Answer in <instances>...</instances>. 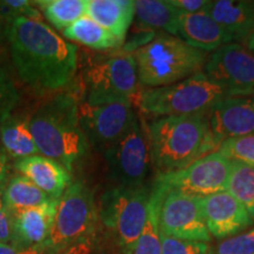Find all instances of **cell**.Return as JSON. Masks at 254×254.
<instances>
[{
  "label": "cell",
  "instance_id": "6da1fadb",
  "mask_svg": "<svg viewBox=\"0 0 254 254\" xmlns=\"http://www.w3.org/2000/svg\"><path fill=\"white\" fill-rule=\"evenodd\" d=\"M7 41L19 78L37 93L62 90L74 78L78 49L41 20L18 18Z\"/></svg>",
  "mask_w": 254,
  "mask_h": 254
},
{
  "label": "cell",
  "instance_id": "7a4b0ae2",
  "mask_svg": "<svg viewBox=\"0 0 254 254\" xmlns=\"http://www.w3.org/2000/svg\"><path fill=\"white\" fill-rule=\"evenodd\" d=\"M151 163L158 174L183 170L217 151L209 112L155 118L146 127Z\"/></svg>",
  "mask_w": 254,
  "mask_h": 254
},
{
  "label": "cell",
  "instance_id": "3957f363",
  "mask_svg": "<svg viewBox=\"0 0 254 254\" xmlns=\"http://www.w3.org/2000/svg\"><path fill=\"white\" fill-rule=\"evenodd\" d=\"M30 127L39 153L69 172L86 155L90 144L79 119V99L72 93H60L41 105L30 118Z\"/></svg>",
  "mask_w": 254,
  "mask_h": 254
},
{
  "label": "cell",
  "instance_id": "277c9868",
  "mask_svg": "<svg viewBox=\"0 0 254 254\" xmlns=\"http://www.w3.org/2000/svg\"><path fill=\"white\" fill-rule=\"evenodd\" d=\"M133 57L139 82L147 88L185 80L201 72L207 62L206 52L164 32L138 47Z\"/></svg>",
  "mask_w": 254,
  "mask_h": 254
},
{
  "label": "cell",
  "instance_id": "5b68a950",
  "mask_svg": "<svg viewBox=\"0 0 254 254\" xmlns=\"http://www.w3.org/2000/svg\"><path fill=\"white\" fill-rule=\"evenodd\" d=\"M225 97V92L201 71L173 85L142 90L135 104L154 118L183 117L209 112Z\"/></svg>",
  "mask_w": 254,
  "mask_h": 254
},
{
  "label": "cell",
  "instance_id": "8992f818",
  "mask_svg": "<svg viewBox=\"0 0 254 254\" xmlns=\"http://www.w3.org/2000/svg\"><path fill=\"white\" fill-rule=\"evenodd\" d=\"M151 190L146 186L117 185L101 195L99 222L122 254H131L147 220Z\"/></svg>",
  "mask_w": 254,
  "mask_h": 254
},
{
  "label": "cell",
  "instance_id": "52a82bcc",
  "mask_svg": "<svg viewBox=\"0 0 254 254\" xmlns=\"http://www.w3.org/2000/svg\"><path fill=\"white\" fill-rule=\"evenodd\" d=\"M139 79L133 53H120L92 64L85 73L82 103L135 104Z\"/></svg>",
  "mask_w": 254,
  "mask_h": 254
},
{
  "label": "cell",
  "instance_id": "ba28073f",
  "mask_svg": "<svg viewBox=\"0 0 254 254\" xmlns=\"http://www.w3.org/2000/svg\"><path fill=\"white\" fill-rule=\"evenodd\" d=\"M98 208L93 192L84 183H72L59 199L57 213L45 249L53 254L98 231Z\"/></svg>",
  "mask_w": 254,
  "mask_h": 254
},
{
  "label": "cell",
  "instance_id": "9c48e42d",
  "mask_svg": "<svg viewBox=\"0 0 254 254\" xmlns=\"http://www.w3.org/2000/svg\"><path fill=\"white\" fill-rule=\"evenodd\" d=\"M231 164L230 159L214 151L183 170L158 174L153 187L161 192L205 198L227 190Z\"/></svg>",
  "mask_w": 254,
  "mask_h": 254
},
{
  "label": "cell",
  "instance_id": "30bf717a",
  "mask_svg": "<svg viewBox=\"0 0 254 254\" xmlns=\"http://www.w3.org/2000/svg\"><path fill=\"white\" fill-rule=\"evenodd\" d=\"M110 176L123 186H142L151 163L146 128L135 118L128 129L103 152Z\"/></svg>",
  "mask_w": 254,
  "mask_h": 254
},
{
  "label": "cell",
  "instance_id": "8fae6325",
  "mask_svg": "<svg viewBox=\"0 0 254 254\" xmlns=\"http://www.w3.org/2000/svg\"><path fill=\"white\" fill-rule=\"evenodd\" d=\"M204 73L227 97L254 95V53L233 43L212 53Z\"/></svg>",
  "mask_w": 254,
  "mask_h": 254
},
{
  "label": "cell",
  "instance_id": "7c38bea8",
  "mask_svg": "<svg viewBox=\"0 0 254 254\" xmlns=\"http://www.w3.org/2000/svg\"><path fill=\"white\" fill-rule=\"evenodd\" d=\"M154 190L161 195L159 208V228L161 234L206 244L211 241L212 236L202 213L200 198Z\"/></svg>",
  "mask_w": 254,
  "mask_h": 254
},
{
  "label": "cell",
  "instance_id": "4fadbf2b",
  "mask_svg": "<svg viewBox=\"0 0 254 254\" xmlns=\"http://www.w3.org/2000/svg\"><path fill=\"white\" fill-rule=\"evenodd\" d=\"M136 116L132 104L88 105L79 100V119L88 144L104 152L125 133Z\"/></svg>",
  "mask_w": 254,
  "mask_h": 254
},
{
  "label": "cell",
  "instance_id": "5bb4252c",
  "mask_svg": "<svg viewBox=\"0 0 254 254\" xmlns=\"http://www.w3.org/2000/svg\"><path fill=\"white\" fill-rule=\"evenodd\" d=\"M209 128L217 150L227 139L254 135V95L219 100L209 110Z\"/></svg>",
  "mask_w": 254,
  "mask_h": 254
},
{
  "label": "cell",
  "instance_id": "9a60e30c",
  "mask_svg": "<svg viewBox=\"0 0 254 254\" xmlns=\"http://www.w3.org/2000/svg\"><path fill=\"white\" fill-rule=\"evenodd\" d=\"M200 204L209 233L217 239L234 236L252 224L249 212L228 190L201 198Z\"/></svg>",
  "mask_w": 254,
  "mask_h": 254
},
{
  "label": "cell",
  "instance_id": "2e32d148",
  "mask_svg": "<svg viewBox=\"0 0 254 254\" xmlns=\"http://www.w3.org/2000/svg\"><path fill=\"white\" fill-rule=\"evenodd\" d=\"M58 200L38 207L12 211L13 243L23 247L44 246L55 222Z\"/></svg>",
  "mask_w": 254,
  "mask_h": 254
},
{
  "label": "cell",
  "instance_id": "e0dca14e",
  "mask_svg": "<svg viewBox=\"0 0 254 254\" xmlns=\"http://www.w3.org/2000/svg\"><path fill=\"white\" fill-rule=\"evenodd\" d=\"M15 168L21 176L31 180L37 187L53 199H60L71 186V172L58 161L44 157H32L15 161Z\"/></svg>",
  "mask_w": 254,
  "mask_h": 254
},
{
  "label": "cell",
  "instance_id": "ac0fdd59",
  "mask_svg": "<svg viewBox=\"0 0 254 254\" xmlns=\"http://www.w3.org/2000/svg\"><path fill=\"white\" fill-rule=\"evenodd\" d=\"M177 37L202 52L217 51L233 41L232 37L206 12L183 13L178 20Z\"/></svg>",
  "mask_w": 254,
  "mask_h": 254
},
{
  "label": "cell",
  "instance_id": "d6986e66",
  "mask_svg": "<svg viewBox=\"0 0 254 254\" xmlns=\"http://www.w3.org/2000/svg\"><path fill=\"white\" fill-rule=\"evenodd\" d=\"M204 12L211 15L233 40H245L254 32V1H209Z\"/></svg>",
  "mask_w": 254,
  "mask_h": 254
},
{
  "label": "cell",
  "instance_id": "ffe728a7",
  "mask_svg": "<svg viewBox=\"0 0 254 254\" xmlns=\"http://www.w3.org/2000/svg\"><path fill=\"white\" fill-rule=\"evenodd\" d=\"M135 14L132 0H87L86 15L120 41L125 39Z\"/></svg>",
  "mask_w": 254,
  "mask_h": 254
},
{
  "label": "cell",
  "instance_id": "44dd1931",
  "mask_svg": "<svg viewBox=\"0 0 254 254\" xmlns=\"http://www.w3.org/2000/svg\"><path fill=\"white\" fill-rule=\"evenodd\" d=\"M0 145L15 161L40 154L32 135L30 118L12 113L0 120Z\"/></svg>",
  "mask_w": 254,
  "mask_h": 254
},
{
  "label": "cell",
  "instance_id": "7402d4cb",
  "mask_svg": "<svg viewBox=\"0 0 254 254\" xmlns=\"http://www.w3.org/2000/svg\"><path fill=\"white\" fill-rule=\"evenodd\" d=\"M134 17L141 26L161 30L177 37L178 20L182 12L168 0H136Z\"/></svg>",
  "mask_w": 254,
  "mask_h": 254
},
{
  "label": "cell",
  "instance_id": "603a6c76",
  "mask_svg": "<svg viewBox=\"0 0 254 254\" xmlns=\"http://www.w3.org/2000/svg\"><path fill=\"white\" fill-rule=\"evenodd\" d=\"M63 34L68 40L75 41L93 50L116 49L123 44V41H120L106 28L95 23L88 15H85L64 30Z\"/></svg>",
  "mask_w": 254,
  "mask_h": 254
},
{
  "label": "cell",
  "instance_id": "cb8c5ba5",
  "mask_svg": "<svg viewBox=\"0 0 254 254\" xmlns=\"http://www.w3.org/2000/svg\"><path fill=\"white\" fill-rule=\"evenodd\" d=\"M4 201L9 211L38 207V206L49 204L53 201L50 195L43 192L39 187L34 185L31 180L23 176H17L8 179L2 190Z\"/></svg>",
  "mask_w": 254,
  "mask_h": 254
},
{
  "label": "cell",
  "instance_id": "d4e9b609",
  "mask_svg": "<svg viewBox=\"0 0 254 254\" xmlns=\"http://www.w3.org/2000/svg\"><path fill=\"white\" fill-rule=\"evenodd\" d=\"M36 4L47 21L60 31L85 17L87 11V0H43Z\"/></svg>",
  "mask_w": 254,
  "mask_h": 254
},
{
  "label": "cell",
  "instance_id": "484cf974",
  "mask_svg": "<svg viewBox=\"0 0 254 254\" xmlns=\"http://www.w3.org/2000/svg\"><path fill=\"white\" fill-rule=\"evenodd\" d=\"M254 219V167L232 161L227 190Z\"/></svg>",
  "mask_w": 254,
  "mask_h": 254
},
{
  "label": "cell",
  "instance_id": "4316f807",
  "mask_svg": "<svg viewBox=\"0 0 254 254\" xmlns=\"http://www.w3.org/2000/svg\"><path fill=\"white\" fill-rule=\"evenodd\" d=\"M160 200V193L151 189L147 220L131 254H161V233L159 228Z\"/></svg>",
  "mask_w": 254,
  "mask_h": 254
},
{
  "label": "cell",
  "instance_id": "83f0119b",
  "mask_svg": "<svg viewBox=\"0 0 254 254\" xmlns=\"http://www.w3.org/2000/svg\"><path fill=\"white\" fill-rule=\"evenodd\" d=\"M217 151L231 161H240L254 167V135L227 139Z\"/></svg>",
  "mask_w": 254,
  "mask_h": 254
},
{
  "label": "cell",
  "instance_id": "f1b7e54d",
  "mask_svg": "<svg viewBox=\"0 0 254 254\" xmlns=\"http://www.w3.org/2000/svg\"><path fill=\"white\" fill-rule=\"evenodd\" d=\"M28 0H0V18L9 25L18 18L41 20L40 12Z\"/></svg>",
  "mask_w": 254,
  "mask_h": 254
},
{
  "label": "cell",
  "instance_id": "f546056e",
  "mask_svg": "<svg viewBox=\"0 0 254 254\" xmlns=\"http://www.w3.org/2000/svg\"><path fill=\"white\" fill-rule=\"evenodd\" d=\"M161 254H212L206 243L177 239L161 234Z\"/></svg>",
  "mask_w": 254,
  "mask_h": 254
},
{
  "label": "cell",
  "instance_id": "4dcf8cb0",
  "mask_svg": "<svg viewBox=\"0 0 254 254\" xmlns=\"http://www.w3.org/2000/svg\"><path fill=\"white\" fill-rule=\"evenodd\" d=\"M18 100L19 93L14 82L0 65V120L12 113Z\"/></svg>",
  "mask_w": 254,
  "mask_h": 254
},
{
  "label": "cell",
  "instance_id": "1f68e13d",
  "mask_svg": "<svg viewBox=\"0 0 254 254\" xmlns=\"http://www.w3.org/2000/svg\"><path fill=\"white\" fill-rule=\"evenodd\" d=\"M217 254H254V228L220 243Z\"/></svg>",
  "mask_w": 254,
  "mask_h": 254
},
{
  "label": "cell",
  "instance_id": "d6a6232c",
  "mask_svg": "<svg viewBox=\"0 0 254 254\" xmlns=\"http://www.w3.org/2000/svg\"><path fill=\"white\" fill-rule=\"evenodd\" d=\"M99 240V231L75 241L71 245L63 247L53 254H94Z\"/></svg>",
  "mask_w": 254,
  "mask_h": 254
},
{
  "label": "cell",
  "instance_id": "836d02e7",
  "mask_svg": "<svg viewBox=\"0 0 254 254\" xmlns=\"http://www.w3.org/2000/svg\"><path fill=\"white\" fill-rule=\"evenodd\" d=\"M13 243V225H12V214L7 208L2 190H0V244Z\"/></svg>",
  "mask_w": 254,
  "mask_h": 254
},
{
  "label": "cell",
  "instance_id": "e575fe53",
  "mask_svg": "<svg viewBox=\"0 0 254 254\" xmlns=\"http://www.w3.org/2000/svg\"><path fill=\"white\" fill-rule=\"evenodd\" d=\"M170 4L183 13H198L209 5L207 0H168Z\"/></svg>",
  "mask_w": 254,
  "mask_h": 254
},
{
  "label": "cell",
  "instance_id": "d590c367",
  "mask_svg": "<svg viewBox=\"0 0 254 254\" xmlns=\"http://www.w3.org/2000/svg\"><path fill=\"white\" fill-rule=\"evenodd\" d=\"M0 254H49L45 246L23 247L12 243L0 244Z\"/></svg>",
  "mask_w": 254,
  "mask_h": 254
},
{
  "label": "cell",
  "instance_id": "8d00e7d4",
  "mask_svg": "<svg viewBox=\"0 0 254 254\" xmlns=\"http://www.w3.org/2000/svg\"><path fill=\"white\" fill-rule=\"evenodd\" d=\"M8 173H9V165L8 157L5 153L4 148L0 145V190H4V187L8 182Z\"/></svg>",
  "mask_w": 254,
  "mask_h": 254
},
{
  "label": "cell",
  "instance_id": "74e56055",
  "mask_svg": "<svg viewBox=\"0 0 254 254\" xmlns=\"http://www.w3.org/2000/svg\"><path fill=\"white\" fill-rule=\"evenodd\" d=\"M114 243H112V245ZM112 245H110L107 241H104L103 238L99 237V240H98V245H97V249H95L94 254H122L118 249L114 250Z\"/></svg>",
  "mask_w": 254,
  "mask_h": 254
},
{
  "label": "cell",
  "instance_id": "f35d334b",
  "mask_svg": "<svg viewBox=\"0 0 254 254\" xmlns=\"http://www.w3.org/2000/svg\"><path fill=\"white\" fill-rule=\"evenodd\" d=\"M7 31H8V25L0 18V47L2 46L4 41L7 39Z\"/></svg>",
  "mask_w": 254,
  "mask_h": 254
},
{
  "label": "cell",
  "instance_id": "ab89813d",
  "mask_svg": "<svg viewBox=\"0 0 254 254\" xmlns=\"http://www.w3.org/2000/svg\"><path fill=\"white\" fill-rule=\"evenodd\" d=\"M246 45H247V49L252 51L254 53V32L246 39Z\"/></svg>",
  "mask_w": 254,
  "mask_h": 254
}]
</instances>
